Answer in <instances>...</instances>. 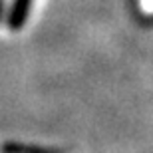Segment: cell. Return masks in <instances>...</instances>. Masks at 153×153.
<instances>
[{"label":"cell","instance_id":"obj_2","mask_svg":"<svg viewBox=\"0 0 153 153\" xmlns=\"http://www.w3.org/2000/svg\"><path fill=\"white\" fill-rule=\"evenodd\" d=\"M0 151L2 153H58V151H52V149L36 147V145H24V143H16V141L4 143L0 147Z\"/></svg>","mask_w":153,"mask_h":153},{"label":"cell","instance_id":"obj_3","mask_svg":"<svg viewBox=\"0 0 153 153\" xmlns=\"http://www.w3.org/2000/svg\"><path fill=\"white\" fill-rule=\"evenodd\" d=\"M0 16H2V0H0Z\"/></svg>","mask_w":153,"mask_h":153},{"label":"cell","instance_id":"obj_1","mask_svg":"<svg viewBox=\"0 0 153 153\" xmlns=\"http://www.w3.org/2000/svg\"><path fill=\"white\" fill-rule=\"evenodd\" d=\"M30 4H32V0H14L12 2L10 14H8V26L12 30H20L24 26L30 12Z\"/></svg>","mask_w":153,"mask_h":153}]
</instances>
